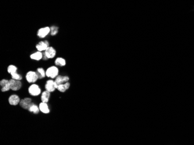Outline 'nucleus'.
I'll return each instance as SVG.
<instances>
[{"mask_svg":"<svg viewBox=\"0 0 194 145\" xmlns=\"http://www.w3.org/2000/svg\"><path fill=\"white\" fill-rule=\"evenodd\" d=\"M11 77L12 79H15V80H18V81H21L22 79V77L21 76V75L19 74L17 72L15 74H11Z\"/></svg>","mask_w":194,"mask_h":145,"instance_id":"obj_21","label":"nucleus"},{"mask_svg":"<svg viewBox=\"0 0 194 145\" xmlns=\"http://www.w3.org/2000/svg\"><path fill=\"white\" fill-rule=\"evenodd\" d=\"M45 89L46 90L49 92H53L56 90L55 87V81L53 80L47 81L45 85Z\"/></svg>","mask_w":194,"mask_h":145,"instance_id":"obj_12","label":"nucleus"},{"mask_svg":"<svg viewBox=\"0 0 194 145\" xmlns=\"http://www.w3.org/2000/svg\"><path fill=\"white\" fill-rule=\"evenodd\" d=\"M44 57L45 60H47L48 58H53L55 57L56 55V50L55 49L51 46H49L45 51H44Z\"/></svg>","mask_w":194,"mask_h":145,"instance_id":"obj_6","label":"nucleus"},{"mask_svg":"<svg viewBox=\"0 0 194 145\" xmlns=\"http://www.w3.org/2000/svg\"><path fill=\"white\" fill-rule=\"evenodd\" d=\"M33 104V103H32V100L30 98H25L24 99L21 100L19 102L20 106L26 110H29L30 107Z\"/></svg>","mask_w":194,"mask_h":145,"instance_id":"obj_7","label":"nucleus"},{"mask_svg":"<svg viewBox=\"0 0 194 145\" xmlns=\"http://www.w3.org/2000/svg\"><path fill=\"white\" fill-rule=\"evenodd\" d=\"M20 101H21V100H20L19 97L15 94L11 96L8 99V102L10 104L13 106H16L19 104Z\"/></svg>","mask_w":194,"mask_h":145,"instance_id":"obj_11","label":"nucleus"},{"mask_svg":"<svg viewBox=\"0 0 194 145\" xmlns=\"http://www.w3.org/2000/svg\"><path fill=\"white\" fill-rule=\"evenodd\" d=\"M17 70H18V68L14 65H10L8 66V68H7V71L9 74H10L11 75V74H15L16 73V72H17Z\"/></svg>","mask_w":194,"mask_h":145,"instance_id":"obj_20","label":"nucleus"},{"mask_svg":"<svg viewBox=\"0 0 194 145\" xmlns=\"http://www.w3.org/2000/svg\"><path fill=\"white\" fill-rule=\"evenodd\" d=\"M36 74L38 77V79H41L45 77L46 74L45 70L43 68H38L37 69Z\"/></svg>","mask_w":194,"mask_h":145,"instance_id":"obj_17","label":"nucleus"},{"mask_svg":"<svg viewBox=\"0 0 194 145\" xmlns=\"http://www.w3.org/2000/svg\"><path fill=\"white\" fill-rule=\"evenodd\" d=\"M45 74L47 77L55 79L59 74V69L56 66H51L46 70Z\"/></svg>","mask_w":194,"mask_h":145,"instance_id":"obj_1","label":"nucleus"},{"mask_svg":"<svg viewBox=\"0 0 194 145\" xmlns=\"http://www.w3.org/2000/svg\"><path fill=\"white\" fill-rule=\"evenodd\" d=\"M29 112H33V113H34V114H38V113H39V112H40V108H39V106H38L37 105H35V104H33L30 107V108L29 109V110H28Z\"/></svg>","mask_w":194,"mask_h":145,"instance_id":"obj_19","label":"nucleus"},{"mask_svg":"<svg viewBox=\"0 0 194 145\" xmlns=\"http://www.w3.org/2000/svg\"><path fill=\"white\" fill-rule=\"evenodd\" d=\"M41 89L36 84H33L29 87V93L32 96H38L41 94Z\"/></svg>","mask_w":194,"mask_h":145,"instance_id":"obj_3","label":"nucleus"},{"mask_svg":"<svg viewBox=\"0 0 194 145\" xmlns=\"http://www.w3.org/2000/svg\"><path fill=\"white\" fill-rule=\"evenodd\" d=\"M9 81L10 83L11 90L13 91H18L21 89L22 86V83L20 81L15 80L13 79H11Z\"/></svg>","mask_w":194,"mask_h":145,"instance_id":"obj_4","label":"nucleus"},{"mask_svg":"<svg viewBox=\"0 0 194 145\" xmlns=\"http://www.w3.org/2000/svg\"><path fill=\"white\" fill-rule=\"evenodd\" d=\"M39 108H40V111L43 112V113L47 114L50 112V110L49 109L47 103L46 102H41L39 105Z\"/></svg>","mask_w":194,"mask_h":145,"instance_id":"obj_14","label":"nucleus"},{"mask_svg":"<svg viewBox=\"0 0 194 145\" xmlns=\"http://www.w3.org/2000/svg\"><path fill=\"white\" fill-rule=\"evenodd\" d=\"M49 46V42L47 41H41L36 46L37 50L40 51H45Z\"/></svg>","mask_w":194,"mask_h":145,"instance_id":"obj_10","label":"nucleus"},{"mask_svg":"<svg viewBox=\"0 0 194 145\" xmlns=\"http://www.w3.org/2000/svg\"><path fill=\"white\" fill-rule=\"evenodd\" d=\"M30 58L34 60H36V61H39L40 60H41L43 57V54L42 53L41 51H36L33 54H32L30 55Z\"/></svg>","mask_w":194,"mask_h":145,"instance_id":"obj_16","label":"nucleus"},{"mask_svg":"<svg viewBox=\"0 0 194 145\" xmlns=\"http://www.w3.org/2000/svg\"><path fill=\"white\" fill-rule=\"evenodd\" d=\"M26 79L28 83H34L38 79V77L36 74V72L29 71L26 75Z\"/></svg>","mask_w":194,"mask_h":145,"instance_id":"obj_2","label":"nucleus"},{"mask_svg":"<svg viewBox=\"0 0 194 145\" xmlns=\"http://www.w3.org/2000/svg\"><path fill=\"white\" fill-rule=\"evenodd\" d=\"M50 29H51L50 33L51 35L52 36L55 35L58 32V28L56 26H52L51 27H50Z\"/></svg>","mask_w":194,"mask_h":145,"instance_id":"obj_22","label":"nucleus"},{"mask_svg":"<svg viewBox=\"0 0 194 145\" xmlns=\"http://www.w3.org/2000/svg\"><path fill=\"white\" fill-rule=\"evenodd\" d=\"M69 81V77L68 76H61V75H58L56 78L55 79V87L56 89L57 86L59 85H62L63 83H65L68 82Z\"/></svg>","mask_w":194,"mask_h":145,"instance_id":"obj_5","label":"nucleus"},{"mask_svg":"<svg viewBox=\"0 0 194 145\" xmlns=\"http://www.w3.org/2000/svg\"><path fill=\"white\" fill-rule=\"evenodd\" d=\"M50 31L51 29L49 27H44L41 28L38 30L37 32V36L40 38H44L49 34Z\"/></svg>","mask_w":194,"mask_h":145,"instance_id":"obj_8","label":"nucleus"},{"mask_svg":"<svg viewBox=\"0 0 194 145\" xmlns=\"http://www.w3.org/2000/svg\"><path fill=\"white\" fill-rule=\"evenodd\" d=\"M70 86H71V84L70 83H69L68 82L65 83H63V84H62V85H59L58 86H57L56 87V89L60 91V92H62V93H64L65 92L66 90H68L69 87H70Z\"/></svg>","mask_w":194,"mask_h":145,"instance_id":"obj_13","label":"nucleus"},{"mask_svg":"<svg viewBox=\"0 0 194 145\" xmlns=\"http://www.w3.org/2000/svg\"><path fill=\"white\" fill-rule=\"evenodd\" d=\"M50 96H51V92L45 90L44 91H43L41 94V101L43 102H46L47 103L49 101V99L50 98Z\"/></svg>","mask_w":194,"mask_h":145,"instance_id":"obj_15","label":"nucleus"},{"mask_svg":"<svg viewBox=\"0 0 194 145\" xmlns=\"http://www.w3.org/2000/svg\"><path fill=\"white\" fill-rule=\"evenodd\" d=\"M0 86L2 92H6L11 89L10 81L7 79H3L0 82Z\"/></svg>","mask_w":194,"mask_h":145,"instance_id":"obj_9","label":"nucleus"},{"mask_svg":"<svg viewBox=\"0 0 194 145\" xmlns=\"http://www.w3.org/2000/svg\"><path fill=\"white\" fill-rule=\"evenodd\" d=\"M55 65L64 66L66 65V60L62 57L57 58L55 61Z\"/></svg>","mask_w":194,"mask_h":145,"instance_id":"obj_18","label":"nucleus"}]
</instances>
